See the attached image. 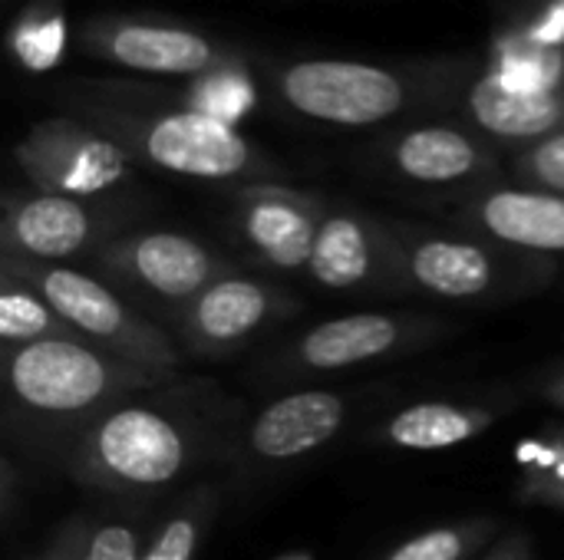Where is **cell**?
<instances>
[{"label": "cell", "mask_w": 564, "mask_h": 560, "mask_svg": "<svg viewBox=\"0 0 564 560\" xmlns=\"http://www.w3.org/2000/svg\"><path fill=\"white\" fill-rule=\"evenodd\" d=\"M509 178L516 185H525V188L564 195V129L545 135L535 145H525V149L512 152Z\"/></svg>", "instance_id": "cell-28"}, {"label": "cell", "mask_w": 564, "mask_h": 560, "mask_svg": "<svg viewBox=\"0 0 564 560\" xmlns=\"http://www.w3.org/2000/svg\"><path fill=\"white\" fill-rule=\"evenodd\" d=\"M453 337V327L436 314L416 310H367L321 320L284 343L261 363L271 380L337 376L383 360H400Z\"/></svg>", "instance_id": "cell-7"}, {"label": "cell", "mask_w": 564, "mask_h": 560, "mask_svg": "<svg viewBox=\"0 0 564 560\" xmlns=\"http://www.w3.org/2000/svg\"><path fill=\"white\" fill-rule=\"evenodd\" d=\"M466 73L453 63L397 69L364 59H294L274 69V92L301 119L337 129H373L456 102Z\"/></svg>", "instance_id": "cell-5"}, {"label": "cell", "mask_w": 564, "mask_h": 560, "mask_svg": "<svg viewBox=\"0 0 564 560\" xmlns=\"http://www.w3.org/2000/svg\"><path fill=\"white\" fill-rule=\"evenodd\" d=\"M456 109L469 129L489 139L496 149H525L564 129V89L558 92H516L502 86L489 69L466 76Z\"/></svg>", "instance_id": "cell-19"}, {"label": "cell", "mask_w": 564, "mask_h": 560, "mask_svg": "<svg viewBox=\"0 0 564 560\" xmlns=\"http://www.w3.org/2000/svg\"><path fill=\"white\" fill-rule=\"evenodd\" d=\"M519 399L502 396H433L400 406L370 432L373 446L393 452H446L482 439L499 419L516 413Z\"/></svg>", "instance_id": "cell-18"}, {"label": "cell", "mask_w": 564, "mask_h": 560, "mask_svg": "<svg viewBox=\"0 0 564 560\" xmlns=\"http://www.w3.org/2000/svg\"><path fill=\"white\" fill-rule=\"evenodd\" d=\"M96 274L119 287L139 307L169 314L172 320L215 281L238 267L208 241L188 231L139 228L122 231L93 254Z\"/></svg>", "instance_id": "cell-8"}, {"label": "cell", "mask_w": 564, "mask_h": 560, "mask_svg": "<svg viewBox=\"0 0 564 560\" xmlns=\"http://www.w3.org/2000/svg\"><path fill=\"white\" fill-rule=\"evenodd\" d=\"M238 406L215 383H162L122 399L69 439L53 462L116 502H152L205 465L235 455Z\"/></svg>", "instance_id": "cell-1"}, {"label": "cell", "mask_w": 564, "mask_h": 560, "mask_svg": "<svg viewBox=\"0 0 564 560\" xmlns=\"http://www.w3.org/2000/svg\"><path fill=\"white\" fill-rule=\"evenodd\" d=\"M66 116L119 142L135 162L212 185L281 182L284 168L241 129L188 109L175 89L126 79H66L56 89Z\"/></svg>", "instance_id": "cell-2"}, {"label": "cell", "mask_w": 564, "mask_h": 560, "mask_svg": "<svg viewBox=\"0 0 564 560\" xmlns=\"http://www.w3.org/2000/svg\"><path fill=\"white\" fill-rule=\"evenodd\" d=\"M489 73L516 92H558L564 89V50H542L509 26L492 43Z\"/></svg>", "instance_id": "cell-23"}, {"label": "cell", "mask_w": 564, "mask_h": 560, "mask_svg": "<svg viewBox=\"0 0 564 560\" xmlns=\"http://www.w3.org/2000/svg\"><path fill=\"white\" fill-rule=\"evenodd\" d=\"M539 396H542L549 406H555V409H562L564 413V363H558L552 373H545V376H542V383H539Z\"/></svg>", "instance_id": "cell-32"}, {"label": "cell", "mask_w": 564, "mask_h": 560, "mask_svg": "<svg viewBox=\"0 0 564 560\" xmlns=\"http://www.w3.org/2000/svg\"><path fill=\"white\" fill-rule=\"evenodd\" d=\"M482 560H535V545L525 528H509L496 538V545L482 554Z\"/></svg>", "instance_id": "cell-31"}, {"label": "cell", "mask_w": 564, "mask_h": 560, "mask_svg": "<svg viewBox=\"0 0 564 560\" xmlns=\"http://www.w3.org/2000/svg\"><path fill=\"white\" fill-rule=\"evenodd\" d=\"M218 512V488L208 482L182 492L155 521L142 560H195Z\"/></svg>", "instance_id": "cell-20"}, {"label": "cell", "mask_w": 564, "mask_h": 560, "mask_svg": "<svg viewBox=\"0 0 564 560\" xmlns=\"http://www.w3.org/2000/svg\"><path fill=\"white\" fill-rule=\"evenodd\" d=\"M516 30L542 50H564V0H545V7Z\"/></svg>", "instance_id": "cell-30"}, {"label": "cell", "mask_w": 564, "mask_h": 560, "mask_svg": "<svg viewBox=\"0 0 564 560\" xmlns=\"http://www.w3.org/2000/svg\"><path fill=\"white\" fill-rule=\"evenodd\" d=\"M516 498L529 508L564 512V422H545L522 446Z\"/></svg>", "instance_id": "cell-24"}, {"label": "cell", "mask_w": 564, "mask_h": 560, "mask_svg": "<svg viewBox=\"0 0 564 560\" xmlns=\"http://www.w3.org/2000/svg\"><path fill=\"white\" fill-rule=\"evenodd\" d=\"M13 482H17V469H13V459L7 455L3 459V518L10 521V512H13Z\"/></svg>", "instance_id": "cell-33"}, {"label": "cell", "mask_w": 564, "mask_h": 560, "mask_svg": "<svg viewBox=\"0 0 564 560\" xmlns=\"http://www.w3.org/2000/svg\"><path fill=\"white\" fill-rule=\"evenodd\" d=\"M76 337L73 327L59 317V310L26 281L0 267V343L7 347H33L46 340Z\"/></svg>", "instance_id": "cell-21"}, {"label": "cell", "mask_w": 564, "mask_h": 560, "mask_svg": "<svg viewBox=\"0 0 564 560\" xmlns=\"http://www.w3.org/2000/svg\"><path fill=\"white\" fill-rule=\"evenodd\" d=\"M149 531V502L112 505L93 515L86 560H142Z\"/></svg>", "instance_id": "cell-27"}, {"label": "cell", "mask_w": 564, "mask_h": 560, "mask_svg": "<svg viewBox=\"0 0 564 560\" xmlns=\"http://www.w3.org/2000/svg\"><path fill=\"white\" fill-rule=\"evenodd\" d=\"M453 224L482 234L509 251L552 261L564 257V195L496 182L453 198Z\"/></svg>", "instance_id": "cell-16"}, {"label": "cell", "mask_w": 564, "mask_h": 560, "mask_svg": "<svg viewBox=\"0 0 564 560\" xmlns=\"http://www.w3.org/2000/svg\"><path fill=\"white\" fill-rule=\"evenodd\" d=\"M327 201L284 182L228 188V228L248 257L278 274H307Z\"/></svg>", "instance_id": "cell-14"}, {"label": "cell", "mask_w": 564, "mask_h": 560, "mask_svg": "<svg viewBox=\"0 0 564 560\" xmlns=\"http://www.w3.org/2000/svg\"><path fill=\"white\" fill-rule=\"evenodd\" d=\"M307 277L334 294H397L387 215L327 201Z\"/></svg>", "instance_id": "cell-17"}, {"label": "cell", "mask_w": 564, "mask_h": 560, "mask_svg": "<svg viewBox=\"0 0 564 560\" xmlns=\"http://www.w3.org/2000/svg\"><path fill=\"white\" fill-rule=\"evenodd\" d=\"M175 96L188 109L238 129V122H245L258 106V83H254L248 59L241 56V59H231L218 69H208L202 76L188 79L182 89H175Z\"/></svg>", "instance_id": "cell-22"}, {"label": "cell", "mask_w": 564, "mask_h": 560, "mask_svg": "<svg viewBox=\"0 0 564 560\" xmlns=\"http://www.w3.org/2000/svg\"><path fill=\"white\" fill-rule=\"evenodd\" d=\"M66 43H69L66 13L53 0L30 3L7 30V46H10L13 59L20 63V69H26V73H46V69L59 66Z\"/></svg>", "instance_id": "cell-25"}, {"label": "cell", "mask_w": 564, "mask_h": 560, "mask_svg": "<svg viewBox=\"0 0 564 560\" xmlns=\"http://www.w3.org/2000/svg\"><path fill=\"white\" fill-rule=\"evenodd\" d=\"M89 525H93V515H69V518L43 541V548L26 560H86Z\"/></svg>", "instance_id": "cell-29"}, {"label": "cell", "mask_w": 564, "mask_h": 560, "mask_svg": "<svg viewBox=\"0 0 564 560\" xmlns=\"http://www.w3.org/2000/svg\"><path fill=\"white\" fill-rule=\"evenodd\" d=\"M373 162L397 182L466 195L506 178L499 149L466 122H410L373 145Z\"/></svg>", "instance_id": "cell-12"}, {"label": "cell", "mask_w": 564, "mask_h": 560, "mask_svg": "<svg viewBox=\"0 0 564 560\" xmlns=\"http://www.w3.org/2000/svg\"><path fill=\"white\" fill-rule=\"evenodd\" d=\"M13 162L33 191L69 198H116L132 182L135 158L76 116L36 122L17 145Z\"/></svg>", "instance_id": "cell-10"}, {"label": "cell", "mask_w": 564, "mask_h": 560, "mask_svg": "<svg viewBox=\"0 0 564 560\" xmlns=\"http://www.w3.org/2000/svg\"><path fill=\"white\" fill-rule=\"evenodd\" d=\"M301 310L304 304L291 297L281 284L235 271L202 290L172 320V327L185 356L221 360L245 350L264 330L288 323Z\"/></svg>", "instance_id": "cell-13"}, {"label": "cell", "mask_w": 564, "mask_h": 560, "mask_svg": "<svg viewBox=\"0 0 564 560\" xmlns=\"http://www.w3.org/2000/svg\"><path fill=\"white\" fill-rule=\"evenodd\" d=\"M0 267L36 287L79 340L132 363L155 380L172 383L178 376L185 363L178 340L99 274L79 271L76 264H36L7 254H0Z\"/></svg>", "instance_id": "cell-6"}, {"label": "cell", "mask_w": 564, "mask_h": 560, "mask_svg": "<svg viewBox=\"0 0 564 560\" xmlns=\"http://www.w3.org/2000/svg\"><path fill=\"white\" fill-rule=\"evenodd\" d=\"M132 205L122 198H69L46 191H13L3 201L0 254L36 264H69L93 257L116 234L129 231Z\"/></svg>", "instance_id": "cell-9"}, {"label": "cell", "mask_w": 564, "mask_h": 560, "mask_svg": "<svg viewBox=\"0 0 564 560\" xmlns=\"http://www.w3.org/2000/svg\"><path fill=\"white\" fill-rule=\"evenodd\" d=\"M354 416V396L337 389L284 393L238 432L235 459L251 469H288L324 452Z\"/></svg>", "instance_id": "cell-15"}, {"label": "cell", "mask_w": 564, "mask_h": 560, "mask_svg": "<svg viewBox=\"0 0 564 560\" xmlns=\"http://www.w3.org/2000/svg\"><path fill=\"white\" fill-rule=\"evenodd\" d=\"M76 46L96 63L119 66L142 76H182L195 79L218 69L245 53L205 36L202 30L162 17H129V13H96L83 20Z\"/></svg>", "instance_id": "cell-11"}, {"label": "cell", "mask_w": 564, "mask_h": 560, "mask_svg": "<svg viewBox=\"0 0 564 560\" xmlns=\"http://www.w3.org/2000/svg\"><path fill=\"white\" fill-rule=\"evenodd\" d=\"M162 383L79 337L3 350L10 436L50 459L106 409Z\"/></svg>", "instance_id": "cell-3"}, {"label": "cell", "mask_w": 564, "mask_h": 560, "mask_svg": "<svg viewBox=\"0 0 564 560\" xmlns=\"http://www.w3.org/2000/svg\"><path fill=\"white\" fill-rule=\"evenodd\" d=\"M502 535L496 518H463L426 528L403 545L390 548L380 560H473L479 551L492 548Z\"/></svg>", "instance_id": "cell-26"}, {"label": "cell", "mask_w": 564, "mask_h": 560, "mask_svg": "<svg viewBox=\"0 0 564 560\" xmlns=\"http://www.w3.org/2000/svg\"><path fill=\"white\" fill-rule=\"evenodd\" d=\"M397 294L492 307L542 294L558 264L509 251L459 224L436 228L403 218H387Z\"/></svg>", "instance_id": "cell-4"}]
</instances>
